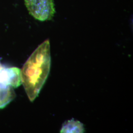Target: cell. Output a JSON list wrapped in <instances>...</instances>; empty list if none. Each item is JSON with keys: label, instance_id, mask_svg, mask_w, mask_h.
<instances>
[{"label": "cell", "instance_id": "obj_3", "mask_svg": "<svg viewBox=\"0 0 133 133\" xmlns=\"http://www.w3.org/2000/svg\"><path fill=\"white\" fill-rule=\"evenodd\" d=\"M22 84L21 70L16 67L0 68V85L17 88Z\"/></svg>", "mask_w": 133, "mask_h": 133}, {"label": "cell", "instance_id": "obj_5", "mask_svg": "<svg viewBox=\"0 0 133 133\" xmlns=\"http://www.w3.org/2000/svg\"><path fill=\"white\" fill-rule=\"evenodd\" d=\"M15 97V94L12 87L0 85V109L5 108Z\"/></svg>", "mask_w": 133, "mask_h": 133}, {"label": "cell", "instance_id": "obj_4", "mask_svg": "<svg viewBox=\"0 0 133 133\" xmlns=\"http://www.w3.org/2000/svg\"><path fill=\"white\" fill-rule=\"evenodd\" d=\"M85 132L83 124L74 119L66 121L62 125L60 133H83Z\"/></svg>", "mask_w": 133, "mask_h": 133}, {"label": "cell", "instance_id": "obj_6", "mask_svg": "<svg viewBox=\"0 0 133 133\" xmlns=\"http://www.w3.org/2000/svg\"><path fill=\"white\" fill-rule=\"evenodd\" d=\"M2 66V65L1 64V63H0V68L1 67V66Z\"/></svg>", "mask_w": 133, "mask_h": 133}, {"label": "cell", "instance_id": "obj_2", "mask_svg": "<svg viewBox=\"0 0 133 133\" xmlns=\"http://www.w3.org/2000/svg\"><path fill=\"white\" fill-rule=\"evenodd\" d=\"M29 14L41 21L50 20L55 14L53 0H24Z\"/></svg>", "mask_w": 133, "mask_h": 133}, {"label": "cell", "instance_id": "obj_1", "mask_svg": "<svg viewBox=\"0 0 133 133\" xmlns=\"http://www.w3.org/2000/svg\"><path fill=\"white\" fill-rule=\"evenodd\" d=\"M50 66V43L48 39L36 49L21 70L22 83L31 102L38 96L48 78Z\"/></svg>", "mask_w": 133, "mask_h": 133}]
</instances>
